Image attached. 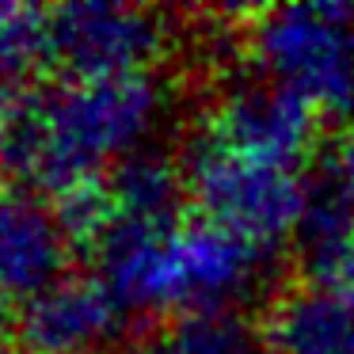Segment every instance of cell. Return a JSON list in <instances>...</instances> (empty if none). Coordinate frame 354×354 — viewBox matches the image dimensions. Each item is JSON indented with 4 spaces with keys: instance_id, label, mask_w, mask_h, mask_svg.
I'll list each match as a JSON object with an SVG mask.
<instances>
[{
    "instance_id": "obj_1",
    "label": "cell",
    "mask_w": 354,
    "mask_h": 354,
    "mask_svg": "<svg viewBox=\"0 0 354 354\" xmlns=\"http://www.w3.org/2000/svg\"><path fill=\"white\" fill-rule=\"evenodd\" d=\"M164 107L168 95L153 73L95 80L62 77L24 100L0 168L16 179L19 191L65 194L149 149Z\"/></svg>"
},
{
    "instance_id": "obj_2",
    "label": "cell",
    "mask_w": 354,
    "mask_h": 354,
    "mask_svg": "<svg viewBox=\"0 0 354 354\" xmlns=\"http://www.w3.org/2000/svg\"><path fill=\"white\" fill-rule=\"evenodd\" d=\"M95 278L130 316L149 313H232L248 301L270 267L259 248L206 217L133 221L115 217L92 248Z\"/></svg>"
},
{
    "instance_id": "obj_3",
    "label": "cell",
    "mask_w": 354,
    "mask_h": 354,
    "mask_svg": "<svg viewBox=\"0 0 354 354\" xmlns=\"http://www.w3.org/2000/svg\"><path fill=\"white\" fill-rule=\"evenodd\" d=\"M248 50L259 77L297 95L320 122H354V4L255 8Z\"/></svg>"
},
{
    "instance_id": "obj_4",
    "label": "cell",
    "mask_w": 354,
    "mask_h": 354,
    "mask_svg": "<svg viewBox=\"0 0 354 354\" xmlns=\"http://www.w3.org/2000/svg\"><path fill=\"white\" fill-rule=\"evenodd\" d=\"M179 164L194 217H206L259 248H278L297 236L313 202V183L301 168L244 156L206 130L187 141Z\"/></svg>"
},
{
    "instance_id": "obj_5",
    "label": "cell",
    "mask_w": 354,
    "mask_h": 354,
    "mask_svg": "<svg viewBox=\"0 0 354 354\" xmlns=\"http://www.w3.org/2000/svg\"><path fill=\"white\" fill-rule=\"evenodd\" d=\"M168 19L138 4L50 8V62L73 80L149 73L168 50Z\"/></svg>"
},
{
    "instance_id": "obj_6",
    "label": "cell",
    "mask_w": 354,
    "mask_h": 354,
    "mask_svg": "<svg viewBox=\"0 0 354 354\" xmlns=\"http://www.w3.org/2000/svg\"><path fill=\"white\" fill-rule=\"evenodd\" d=\"M198 130L255 160L301 168L320 133V118L267 77H240L221 92Z\"/></svg>"
},
{
    "instance_id": "obj_7",
    "label": "cell",
    "mask_w": 354,
    "mask_h": 354,
    "mask_svg": "<svg viewBox=\"0 0 354 354\" xmlns=\"http://www.w3.org/2000/svg\"><path fill=\"white\" fill-rule=\"evenodd\" d=\"M130 313L100 278L69 274L19 308V343L27 354H107Z\"/></svg>"
},
{
    "instance_id": "obj_8",
    "label": "cell",
    "mask_w": 354,
    "mask_h": 354,
    "mask_svg": "<svg viewBox=\"0 0 354 354\" xmlns=\"http://www.w3.org/2000/svg\"><path fill=\"white\" fill-rule=\"evenodd\" d=\"M73 259V244L42 194L0 191V305H31L54 290Z\"/></svg>"
},
{
    "instance_id": "obj_9",
    "label": "cell",
    "mask_w": 354,
    "mask_h": 354,
    "mask_svg": "<svg viewBox=\"0 0 354 354\" xmlns=\"http://www.w3.org/2000/svg\"><path fill=\"white\" fill-rule=\"evenodd\" d=\"M263 331L274 354H354V301L301 282L270 301Z\"/></svg>"
},
{
    "instance_id": "obj_10",
    "label": "cell",
    "mask_w": 354,
    "mask_h": 354,
    "mask_svg": "<svg viewBox=\"0 0 354 354\" xmlns=\"http://www.w3.org/2000/svg\"><path fill=\"white\" fill-rule=\"evenodd\" d=\"M107 191L115 198L118 217L133 221H179V206L187 198L183 164L171 160L164 149H141L115 164L107 176Z\"/></svg>"
},
{
    "instance_id": "obj_11",
    "label": "cell",
    "mask_w": 354,
    "mask_h": 354,
    "mask_svg": "<svg viewBox=\"0 0 354 354\" xmlns=\"http://www.w3.org/2000/svg\"><path fill=\"white\" fill-rule=\"evenodd\" d=\"M153 354H274L267 331L244 313H198L179 316L153 343Z\"/></svg>"
},
{
    "instance_id": "obj_12",
    "label": "cell",
    "mask_w": 354,
    "mask_h": 354,
    "mask_svg": "<svg viewBox=\"0 0 354 354\" xmlns=\"http://www.w3.org/2000/svg\"><path fill=\"white\" fill-rule=\"evenodd\" d=\"M50 57V12L31 4H0V73L24 77Z\"/></svg>"
},
{
    "instance_id": "obj_13",
    "label": "cell",
    "mask_w": 354,
    "mask_h": 354,
    "mask_svg": "<svg viewBox=\"0 0 354 354\" xmlns=\"http://www.w3.org/2000/svg\"><path fill=\"white\" fill-rule=\"evenodd\" d=\"M54 214H57V221H62L69 244L84 248V252L92 255V248L100 244V236L111 229L118 209H115V198H111V191H107V179H88V183H77L65 194H57Z\"/></svg>"
},
{
    "instance_id": "obj_14",
    "label": "cell",
    "mask_w": 354,
    "mask_h": 354,
    "mask_svg": "<svg viewBox=\"0 0 354 354\" xmlns=\"http://www.w3.org/2000/svg\"><path fill=\"white\" fill-rule=\"evenodd\" d=\"M305 282L328 286V290H335V293H343V297L354 301V232L313 270V274H305Z\"/></svg>"
},
{
    "instance_id": "obj_15",
    "label": "cell",
    "mask_w": 354,
    "mask_h": 354,
    "mask_svg": "<svg viewBox=\"0 0 354 354\" xmlns=\"http://www.w3.org/2000/svg\"><path fill=\"white\" fill-rule=\"evenodd\" d=\"M328 183L339 187V191L354 202V126H351V133L331 149V156H328Z\"/></svg>"
},
{
    "instance_id": "obj_16",
    "label": "cell",
    "mask_w": 354,
    "mask_h": 354,
    "mask_svg": "<svg viewBox=\"0 0 354 354\" xmlns=\"http://www.w3.org/2000/svg\"><path fill=\"white\" fill-rule=\"evenodd\" d=\"M16 88H19L16 77L0 73V156H4V145H8V133H12V126H16L19 107H24V100H19Z\"/></svg>"
},
{
    "instance_id": "obj_17",
    "label": "cell",
    "mask_w": 354,
    "mask_h": 354,
    "mask_svg": "<svg viewBox=\"0 0 354 354\" xmlns=\"http://www.w3.org/2000/svg\"><path fill=\"white\" fill-rule=\"evenodd\" d=\"M0 354H16V351H12V346H4V343H0Z\"/></svg>"
},
{
    "instance_id": "obj_18",
    "label": "cell",
    "mask_w": 354,
    "mask_h": 354,
    "mask_svg": "<svg viewBox=\"0 0 354 354\" xmlns=\"http://www.w3.org/2000/svg\"><path fill=\"white\" fill-rule=\"evenodd\" d=\"M107 354H115V351H107Z\"/></svg>"
}]
</instances>
